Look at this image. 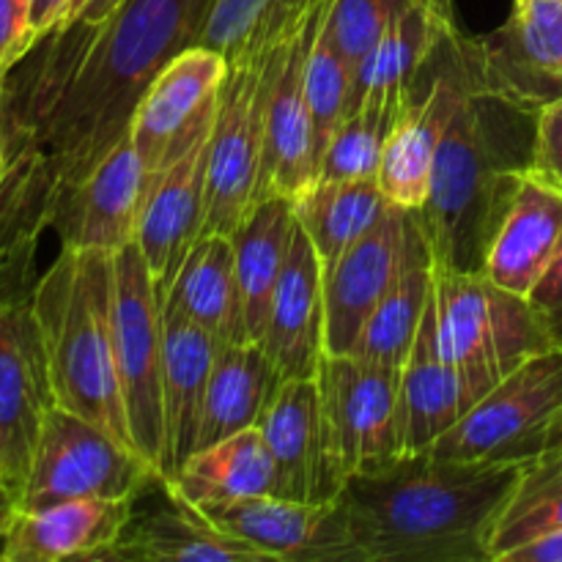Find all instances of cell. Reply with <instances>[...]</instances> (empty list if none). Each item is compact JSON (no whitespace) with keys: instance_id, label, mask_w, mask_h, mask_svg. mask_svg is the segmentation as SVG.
<instances>
[{"instance_id":"obj_32","label":"cell","mask_w":562,"mask_h":562,"mask_svg":"<svg viewBox=\"0 0 562 562\" xmlns=\"http://www.w3.org/2000/svg\"><path fill=\"white\" fill-rule=\"evenodd\" d=\"M162 305L176 307L214 335L220 344H239L236 335L234 239L201 234L181 261Z\"/></svg>"},{"instance_id":"obj_47","label":"cell","mask_w":562,"mask_h":562,"mask_svg":"<svg viewBox=\"0 0 562 562\" xmlns=\"http://www.w3.org/2000/svg\"><path fill=\"white\" fill-rule=\"evenodd\" d=\"M0 184H3V151H0Z\"/></svg>"},{"instance_id":"obj_7","label":"cell","mask_w":562,"mask_h":562,"mask_svg":"<svg viewBox=\"0 0 562 562\" xmlns=\"http://www.w3.org/2000/svg\"><path fill=\"white\" fill-rule=\"evenodd\" d=\"M274 53L234 60L223 82L209 135L206 220L203 234L231 236L261 195L267 99L272 86Z\"/></svg>"},{"instance_id":"obj_3","label":"cell","mask_w":562,"mask_h":562,"mask_svg":"<svg viewBox=\"0 0 562 562\" xmlns=\"http://www.w3.org/2000/svg\"><path fill=\"white\" fill-rule=\"evenodd\" d=\"M541 110L475 88L450 119L420 220L434 267L483 272L488 247L530 173Z\"/></svg>"},{"instance_id":"obj_18","label":"cell","mask_w":562,"mask_h":562,"mask_svg":"<svg viewBox=\"0 0 562 562\" xmlns=\"http://www.w3.org/2000/svg\"><path fill=\"white\" fill-rule=\"evenodd\" d=\"M472 42L483 91L538 110L562 99V0H514L508 22Z\"/></svg>"},{"instance_id":"obj_37","label":"cell","mask_w":562,"mask_h":562,"mask_svg":"<svg viewBox=\"0 0 562 562\" xmlns=\"http://www.w3.org/2000/svg\"><path fill=\"white\" fill-rule=\"evenodd\" d=\"M562 530V486H541L516 492L497 521L492 538V562H499L521 543L547 532Z\"/></svg>"},{"instance_id":"obj_13","label":"cell","mask_w":562,"mask_h":562,"mask_svg":"<svg viewBox=\"0 0 562 562\" xmlns=\"http://www.w3.org/2000/svg\"><path fill=\"white\" fill-rule=\"evenodd\" d=\"M55 406L31 296L0 313V486L22 508L33 450Z\"/></svg>"},{"instance_id":"obj_46","label":"cell","mask_w":562,"mask_h":562,"mask_svg":"<svg viewBox=\"0 0 562 562\" xmlns=\"http://www.w3.org/2000/svg\"><path fill=\"white\" fill-rule=\"evenodd\" d=\"M0 143H3V80H0Z\"/></svg>"},{"instance_id":"obj_31","label":"cell","mask_w":562,"mask_h":562,"mask_svg":"<svg viewBox=\"0 0 562 562\" xmlns=\"http://www.w3.org/2000/svg\"><path fill=\"white\" fill-rule=\"evenodd\" d=\"M291 206L296 225L316 247L327 278L346 250L371 231L387 201L376 179H344L316 181L300 198H294Z\"/></svg>"},{"instance_id":"obj_22","label":"cell","mask_w":562,"mask_h":562,"mask_svg":"<svg viewBox=\"0 0 562 562\" xmlns=\"http://www.w3.org/2000/svg\"><path fill=\"white\" fill-rule=\"evenodd\" d=\"M135 499H66L20 510L0 543L3 562H99L130 525Z\"/></svg>"},{"instance_id":"obj_12","label":"cell","mask_w":562,"mask_h":562,"mask_svg":"<svg viewBox=\"0 0 562 562\" xmlns=\"http://www.w3.org/2000/svg\"><path fill=\"white\" fill-rule=\"evenodd\" d=\"M212 527L256 549L263 560L366 562L340 503L250 497L195 508Z\"/></svg>"},{"instance_id":"obj_45","label":"cell","mask_w":562,"mask_h":562,"mask_svg":"<svg viewBox=\"0 0 562 562\" xmlns=\"http://www.w3.org/2000/svg\"><path fill=\"white\" fill-rule=\"evenodd\" d=\"M16 514H20V503H16L14 494L0 486V543H3L5 530H9Z\"/></svg>"},{"instance_id":"obj_38","label":"cell","mask_w":562,"mask_h":562,"mask_svg":"<svg viewBox=\"0 0 562 562\" xmlns=\"http://www.w3.org/2000/svg\"><path fill=\"white\" fill-rule=\"evenodd\" d=\"M532 173L562 192V99L547 104L538 115Z\"/></svg>"},{"instance_id":"obj_44","label":"cell","mask_w":562,"mask_h":562,"mask_svg":"<svg viewBox=\"0 0 562 562\" xmlns=\"http://www.w3.org/2000/svg\"><path fill=\"white\" fill-rule=\"evenodd\" d=\"M27 3H31V9H27V16H31V31L38 42V38L53 33L58 25H64L71 0H27Z\"/></svg>"},{"instance_id":"obj_19","label":"cell","mask_w":562,"mask_h":562,"mask_svg":"<svg viewBox=\"0 0 562 562\" xmlns=\"http://www.w3.org/2000/svg\"><path fill=\"white\" fill-rule=\"evenodd\" d=\"M296 220V217H294ZM261 349L283 382L316 379L324 344V269L305 231L296 225L269 307Z\"/></svg>"},{"instance_id":"obj_6","label":"cell","mask_w":562,"mask_h":562,"mask_svg":"<svg viewBox=\"0 0 562 562\" xmlns=\"http://www.w3.org/2000/svg\"><path fill=\"white\" fill-rule=\"evenodd\" d=\"M159 472L132 445L55 404L33 450L20 510L66 499H137Z\"/></svg>"},{"instance_id":"obj_30","label":"cell","mask_w":562,"mask_h":562,"mask_svg":"<svg viewBox=\"0 0 562 562\" xmlns=\"http://www.w3.org/2000/svg\"><path fill=\"white\" fill-rule=\"evenodd\" d=\"M434 285V252L420 220L398 278L362 327L351 355L387 368H404L426 318Z\"/></svg>"},{"instance_id":"obj_1","label":"cell","mask_w":562,"mask_h":562,"mask_svg":"<svg viewBox=\"0 0 562 562\" xmlns=\"http://www.w3.org/2000/svg\"><path fill=\"white\" fill-rule=\"evenodd\" d=\"M214 0H121L66 22L3 77L0 252L36 241L91 170L130 135L154 77L201 44Z\"/></svg>"},{"instance_id":"obj_21","label":"cell","mask_w":562,"mask_h":562,"mask_svg":"<svg viewBox=\"0 0 562 562\" xmlns=\"http://www.w3.org/2000/svg\"><path fill=\"white\" fill-rule=\"evenodd\" d=\"M488 390L450 360H445L434 333L431 302L415 346L401 368V450L404 456L434 448Z\"/></svg>"},{"instance_id":"obj_17","label":"cell","mask_w":562,"mask_h":562,"mask_svg":"<svg viewBox=\"0 0 562 562\" xmlns=\"http://www.w3.org/2000/svg\"><path fill=\"white\" fill-rule=\"evenodd\" d=\"M217 115V113H214ZM214 124V119H212ZM212 124L143 184L135 245L157 283L159 300L168 294L181 261L203 234L206 220V165Z\"/></svg>"},{"instance_id":"obj_5","label":"cell","mask_w":562,"mask_h":562,"mask_svg":"<svg viewBox=\"0 0 562 562\" xmlns=\"http://www.w3.org/2000/svg\"><path fill=\"white\" fill-rule=\"evenodd\" d=\"M431 316L445 360L486 390L532 357L558 349L532 302L483 272L434 267Z\"/></svg>"},{"instance_id":"obj_10","label":"cell","mask_w":562,"mask_h":562,"mask_svg":"<svg viewBox=\"0 0 562 562\" xmlns=\"http://www.w3.org/2000/svg\"><path fill=\"white\" fill-rule=\"evenodd\" d=\"M324 426L346 477L401 459V368L324 355L316 373Z\"/></svg>"},{"instance_id":"obj_29","label":"cell","mask_w":562,"mask_h":562,"mask_svg":"<svg viewBox=\"0 0 562 562\" xmlns=\"http://www.w3.org/2000/svg\"><path fill=\"white\" fill-rule=\"evenodd\" d=\"M280 382L261 344H220L195 450L258 426Z\"/></svg>"},{"instance_id":"obj_26","label":"cell","mask_w":562,"mask_h":562,"mask_svg":"<svg viewBox=\"0 0 562 562\" xmlns=\"http://www.w3.org/2000/svg\"><path fill=\"white\" fill-rule=\"evenodd\" d=\"M294 228V206L289 198H261L231 234L239 344H261Z\"/></svg>"},{"instance_id":"obj_34","label":"cell","mask_w":562,"mask_h":562,"mask_svg":"<svg viewBox=\"0 0 562 562\" xmlns=\"http://www.w3.org/2000/svg\"><path fill=\"white\" fill-rule=\"evenodd\" d=\"M404 97H371L351 110L329 140L316 181L376 179L384 143L398 121Z\"/></svg>"},{"instance_id":"obj_25","label":"cell","mask_w":562,"mask_h":562,"mask_svg":"<svg viewBox=\"0 0 562 562\" xmlns=\"http://www.w3.org/2000/svg\"><path fill=\"white\" fill-rule=\"evenodd\" d=\"M562 241V192L527 173L488 247L483 274L514 294L530 296Z\"/></svg>"},{"instance_id":"obj_43","label":"cell","mask_w":562,"mask_h":562,"mask_svg":"<svg viewBox=\"0 0 562 562\" xmlns=\"http://www.w3.org/2000/svg\"><path fill=\"white\" fill-rule=\"evenodd\" d=\"M499 562H562V530L547 532L521 543Z\"/></svg>"},{"instance_id":"obj_4","label":"cell","mask_w":562,"mask_h":562,"mask_svg":"<svg viewBox=\"0 0 562 562\" xmlns=\"http://www.w3.org/2000/svg\"><path fill=\"white\" fill-rule=\"evenodd\" d=\"M113 305V252L102 250L60 245L31 291L55 404L132 445L115 368Z\"/></svg>"},{"instance_id":"obj_24","label":"cell","mask_w":562,"mask_h":562,"mask_svg":"<svg viewBox=\"0 0 562 562\" xmlns=\"http://www.w3.org/2000/svg\"><path fill=\"white\" fill-rule=\"evenodd\" d=\"M247 543L209 525L195 508L181 503L168 483L162 503L132 510L130 525L99 562H261Z\"/></svg>"},{"instance_id":"obj_14","label":"cell","mask_w":562,"mask_h":562,"mask_svg":"<svg viewBox=\"0 0 562 562\" xmlns=\"http://www.w3.org/2000/svg\"><path fill=\"white\" fill-rule=\"evenodd\" d=\"M329 3L324 0L305 22L294 27L274 53L272 86L267 99V135H263L261 198H300L316 184L318 159L313 143V119L307 104L305 71L313 36L327 16Z\"/></svg>"},{"instance_id":"obj_20","label":"cell","mask_w":562,"mask_h":562,"mask_svg":"<svg viewBox=\"0 0 562 562\" xmlns=\"http://www.w3.org/2000/svg\"><path fill=\"white\" fill-rule=\"evenodd\" d=\"M143 203V165L126 135L60 206L53 231L60 245L119 252L135 241Z\"/></svg>"},{"instance_id":"obj_2","label":"cell","mask_w":562,"mask_h":562,"mask_svg":"<svg viewBox=\"0 0 562 562\" xmlns=\"http://www.w3.org/2000/svg\"><path fill=\"white\" fill-rule=\"evenodd\" d=\"M527 467L423 450L351 475L338 503L366 562H492L494 530Z\"/></svg>"},{"instance_id":"obj_39","label":"cell","mask_w":562,"mask_h":562,"mask_svg":"<svg viewBox=\"0 0 562 562\" xmlns=\"http://www.w3.org/2000/svg\"><path fill=\"white\" fill-rule=\"evenodd\" d=\"M27 9H31L27 0H0V66L3 71L14 69L36 44Z\"/></svg>"},{"instance_id":"obj_48","label":"cell","mask_w":562,"mask_h":562,"mask_svg":"<svg viewBox=\"0 0 562 562\" xmlns=\"http://www.w3.org/2000/svg\"><path fill=\"white\" fill-rule=\"evenodd\" d=\"M3 77H5V71H3V66H0V80H3Z\"/></svg>"},{"instance_id":"obj_11","label":"cell","mask_w":562,"mask_h":562,"mask_svg":"<svg viewBox=\"0 0 562 562\" xmlns=\"http://www.w3.org/2000/svg\"><path fill=\"white\" fill-rule=\"evenodd\" d=\"M228 58L206 44L187 47L143 93L130 137L143 165V184L173 162L217 113Z\"/></svg>"},{"instance_id":"obj_8","label":"cell","mask_w":562,"mask_h":562,"mask_svg":"<svg viewBox=\"0 0 562 562\" xmlns=\"http://www.w3.org/2000/svg\"><path fill=\"white\" fill-rule=\"evenodd\" d=\"M562 415V346L499 379L428 453L450 461H532Z\"/></svg>"},{"instance_id":"obj_35","label":"cell","mask_w":562,"mask_h":562,"mask_svg":"<svg viewBox=\"0 0 562 562\" xmlns=\"http://www.w3.org/2000/svg\"><path fill=\"white\" fill-rule=\"evenodd\" d=\"M327 20V16H324ZM318 25L316 36H313L311 53H307V71H305V88H307V104H311L313 119V143H316V159L322 165L324 151H327L329 140L338 132V126L346 119V99H349L351 88V60L340 53L338 44L329 38L327 27Z\"/></svg>"},{"instance_id":"obj_15","label":"cell","mask_w":562,"mask_h":562,"mask_svg":"<svg viewBox=\"0 0 562 562\" xmlns=\"http://www.w3.org/2000/svg\"><path fill=\"white\" fill-rule=\"evenodd\" d=\"M420 228V212L384 206L362 239L324 278V344L327 355H351L362 327L404 267Z\"/></svg>"},{"instance_id":"obj_33","label":"cell","mask_w":562,"mask_h":562,"mask_svg":"<svg viewBox=\"0 0 562 562\" xmlns=\"http://www.w3.org/2000/svg\"><path fill=\"white\" fill-rule=\"evenodd\" d=\"M324 0H214L201 44L228 64L256 58L278 47Z\"/></svg>"},{"instance_id":"obj_41","label":"cell","mask_w":562,"mask_h":562,"mask_svg":"<svg viewBox=\"0 0 562 562\" xmlns=\"http://www.w3.org/2000/svg\"><path fill=\"white\" fill-rule=\"evenodd\" d=\"M532 302V307L538 311V316L547 322L549 333L562 346V241L554 252L552 263L543 272V278L538 280V285L532 289V294L527 296Z\"/></svg>"},{"instance_id":"obj_40","label":"cell","mask_w":562,"mask_h":562,"mask_svg":"<svg viewBox=\"0 0 562 562\" xmlns=\"http://www.w3.org/2000/svg\"><path fill=\"white\" fill-rule=\"evenodd\" d=\"M33 252H36V241H20V245L0 252V313L14 302L31 296L33 285H36Z\"/></svg>"},{"instance_id":"obj_36","label":"cell","mask_w":562,"mask_h":562,"mask_svg":"<svg viewBox=\"0 0 562 562\" xmlns=\"http://www.w3.org/2000/svg\"><path fill=\"white\" fill-rule=\"evenodd\" d=\"M412 3L415 0H333L324 27L355 66Z\"/></svg>"},{"instance_id":"obj_27","label":"cell","mask_w":562,"mask_h":562,"mask_svg":"<svg viewBox=\"0 0 562 562\" xmlns=\"http://www.w3.org/2000/svg\"><path fill=\"white\" fill-rule=\"evenodd\" d=\"M450 27H456L453 0H415L355 64L346 115L371 97H404Z\"/></svg>"},{"instance_id":"obj_16","label":"cell","mask_w":562,"mask_h":562,"mask_svg":"<svg viewBox=\"0 0 562 562\" xmlns=\"http://www.w3.org/2000/svg\"><path fill=\"white\" fill-rule=\"evenodd\" d=\"M258 428L272 453V497L338 503L349 477L329 445L316 379L280 382Z\"/></svg>"},{"instance_id":"obj_9","label":"cell","mask_w":562,"mask_h":562,"mask_svg":"<svg viewBox=\"0 0 562 562\" xmlns=\"http://www.w3.org/2000/svg\"><path fill=\"white\" fill-rule=\"evenodd\" d=\"M113 267L115 368H119L130 437L137 453L151 461L162 477V300L135 241L115 252Z\"/></svg>"},{"instance_id":"obj_28","label":"cell","mask_w":562,"mask_h":562,"mask_svg":"<svg viewBox=\"0 0 562 562\" xmlns=\"http://www.w3.org/2000/svg\"><path fill=\"white\" fill-rule=\"evenodd\" d=\"M168 483L190 508L274 494V464L261 428L252 426L195 450Z\"/></svg>"},{"instance_id":"obj_23","label":"cell","mask_w":562,"mask_h":562,"mask_svg":"<svg viewBox=\"0 0 562 562\" xmlns=\"http://www.w3.org/2000/svg\"><path fill=\"white\" fill-rule=\"evenodd\" d=\"M220 340L176 307L162 305V409L165 467L170 481L198 448L209 376Z\"/></svg>"},{"instance_id":"obj_42","label":"cell","mask_w":562,"mask_h":562,"mask_svg":"<svg viewBox=\"0 0 562 562\" xmlns=\"http://www.w3.org/2000/svg\"><path fill=\"white\" fill-rule=\"evenodd\" d=\"M541 486H562V415L560 420L554 423L552 434H549L541 453H538L536 459L530 461V467H527L519 492Z\"/></svg>"}]
</instances>
